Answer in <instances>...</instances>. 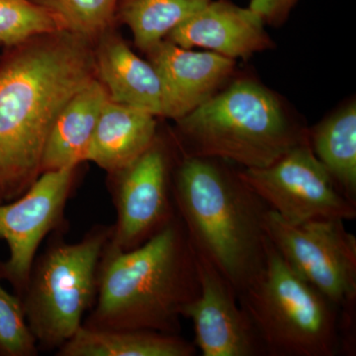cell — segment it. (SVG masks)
I'll return each instance as SVG.
<instances>
[{
  "instance_id": "6da1fadb",
  "label": "cell",
  "mask_w": 356,
  "mask_h": 356,
  "mask_svg": "<svg viewBox=\"0 0 356 356\" xmlns=\"http://www.w3.org/2000/svg\"><path fill=\"white\" fill-rule=\"evenodd\" d=\"M95 43L62 30L13 47L0 65V204L20 197L43 173L58 115L96 79Z\"/></svg>"
},
{
  "instance_id": "7a4b0ae2",
  "label": "cell",
  "mask_w": 356,
  "mask_h": 356,
  "mask_svg": "<svg viewBox=\"0 0 356 356\" xmlns=\"http://www.w3.org/2000/svg\"><path fill=\"white\" fill-rule=\"evenodd\" d=\"M199 290L195 252L177 213L134 250L124 252L107 243L98 267L95 303L83 325L179 334L184 308Z\"/></svg>"
},
{
  "instance_id": "3957f363",
  "label": "cell",
  "mask_w": 356,
  "mask_h": 356,
  "mask_svg": "<svg viewBox=\"0 0 356 356\" xmlns=\"http://www.w3.org/2000/svg\"><path fill=\"white\" fill-rule=\"evenodd\" d=\"M172 197L194 252L242 292L266 261V204L226 161L182 154Z\"/></svg>"
},
{
  "instance_id": "277c9868",
  "label": "cell",
  "mask_w": 356,
  "mask_h": 356,
  "mask_svg": "<svg viewBox=\"0 0 356 356\" xmlns=\"http://www.w3.org/2000/svg\"><path fill=\"white\" fill-rule=\"evenodd\" d=\"M177 123L180 153L241 168L273 165L309 138L273 91L252 79L229 84Z\"/></svg>"
},
{
  "instance_id": "5b68a950",
  "label": "cell",
  "mask_w": 356,
  "mask_h": 356,
  "mask_svg": "<svg viewBox=\"0 0 356 356\" xmlns=\"http://www.w3.org/2000/svg\"><path fill=\"white\" fill-rule=\"evenodd\" d=\"M238 299L264 355L341 353L337 307L295 273L268 238L261 273L238 293Z\"/></svg>"
},
{
  "instance_id": "8992f818",
  "label": "cell",
  "mask_w": 356,
  "mask_h": 356,
  "mask_svg": "<svg viewBox=\"0 0 356 356\" xmlns=\"http://www.w3.org/2000/svg\"><path fill=\"white\" fill-rule=\"evenodd\" d=\"M60 232L36 257L21 295L26 321L39 350H58L83 325L97 295V274L112 225H95L81 241Z\"/></svg>"
},
{
  "instance_id": "52a82bcc",
  "label": "cell",
  "mask_w": 356,
  "mask_h": 356,
  "mask_svg": "<svg viewBox=\"0 0 356 356\" xmlns=\"http://www.w3.org/2000/svg\"><path fill=\"white\" fill-rule=\"evenodd\" d=\"M264 232L293 270L329 299L339 314L355 313L356 238L343 220L291 224L268 210Z\"/></svg>"
},
{
  "instance_id": "ba28073f",
  "label": "cell",
  "mask_w": 356,
  "mask_h": 356,
  "mask_svg": "<svg viewBox=\"0 0 356 356\" xmlns=\"http://www.w3.org/2000/svg\"><path fill=\"white\" fill-rule=\"evenodd\" d=\"M238 172L269 210L291 224L356 218V203L339 191L314 154L309 138L273 165Z\"/></svg>"
},
{
  "instance_id": "9c48e42d",
  "label": "cell",
  "mask_w": 356,
  "mask_h": 356,
  "mask_svg": "<svg viewBox=\"0 0 356 356\" xmlns=\"http://www.w3.org/2000/svg\"><path fill=\"white\" fill-rule=\"evenodd\" d=\"M175 165L172 149L156 136L139 158L109 175L117 213L110 245L124 252L134 250L153 238L175 217L172 197Z\"/></svg>"
},
{
  "instance_id": "30bf717a",
  "label": "cell",
  "mask_w": 356,
  "mask_h": 356,
  "mask_svg": "<svg viewBox=\"0 0 356 356\" xmlns=\"http://www.w3.org/2000/svg\"><path fill=\"white\" fill-rule=\"evenodd\" d=\"M79 165L44 172L20 197L0 204V240L8 259L0 261V280L21 297L27 286L40 245L65 227V206L74 191Z\"/></svg>"
},
{
  "instance_id": "8fae6325",
  "label": "cell",
  "mask_w": 356,
  "mask_h": 356,
  "mask_svg": "<svg viewBox=\"0 0 356 356\" xmlns=\"http://www.w3.org/2000/svg\"><path fill=\"white\" fill-rule=\"evenodd\" d=\"M195 259L200 290L182 317L193 324L196 348L203 356L264 355L235 289L202 255L195 252Z\"/></svg>"
},
{
  "instance_id": "7c38bea8",
  "label": "cell",
  "mask_w": 356,
  "mask_h": 356,
  "mask_svg": "<svg viewBox=\"0 0 356 356\" xmlns=\"http://www.w3.org/2000/svg\"><path fill=\"white\" fill-rule=\"evenodd\" d=\"M165 93V117L178 120L213 97L236 62L214 51H196L163 40L147 53Z\"/></svg>"
},
{
  "instance_id": "4fadbf2b",
  "label": "cell",
  "mask_w": 356,
  "mask_h": 356,
  "mask_svg": "<svg viewBox=\"0 0 356 356\" xmlns=\"http://www.w3.org/2000/svg\"><path fill=\"white\" fill-rule=\"evenodd\" d=\"M165 40L181 48H203L233 60L273 48L261 17L229 0H212L168 33Z\"/></svg>"
},
{
  "instance_id": "5bb4252c",
  "label": "cell",
  "mask_w": 356,
  "mask_h": 356,
  "mask_svg": "<svg viewBox=\"0 0 356 356\" xmlns=\"http://www.w3.org/2000/svg\"><path fill=\"white\" fill-rule=\"evenodd\" d=\"M96 76L111 102L165 117V93L158 72L136 55L113 28L95 42Z\"/></svg>"
},
{
  "instance_id": "9a60e30c",
  "label": "cell",
  "mask_w": 356,
  "mask_h": 356,
  "mask_svg": "<svg viewBox=\"0 0 356 356\" xmlns=\"http://www.w3.org/2000/svg\"><path fill=\"white\" fill-rule=\"evenodd\" d=\"M156 116L111 102L105 104L86 156L108 175L139 158L156 140Z\"/></svg>"
},
{
  "instance_id": "2e32d148",
  "label": "cell",
  "mask_w": 356,
  "mask_h": 356,
  "mask_svg": "<svg viewBox=\"0 0 356 356\" xmlns=\"http://www.w3.org/2000/svg\"><path fill=\"white\" fill-rule=\"evenodd\" d=\"M108 100V91L96 77L67 103L44 147L42 172L84 163L100 114Z\"/></svg>"
},
{
  "instance_id": "e0dca14e",
  "label": "cell",
  "mask_w": 356,
  "mask_h": 356,
  "mask_svg": "<svg viewBox=\"0 0 356 356\" xmlns=\"http://www.w3.org/2000/svg\"><path fill=\"white\" fill-rule=\"evenodd\" d=\"M195 344L179 334L133 330L110 331L81 325L57 350L58 356H193Z\"/></svg>"
},
{
  "instance_id": "ac0fdd59",
  "label": "cell",
  "mask_w": 356,
  "mask_h": 356,
  "mask_svg": "<svg viewBox=\"0 0 356 356\" xmlns=\"http://www.w3.org/2000/svg\"><path fill=\"white\" fill-rule=\"evenodd\" d=\"M312 149L339 191L356 203V106L343 107L309 135Z\"/></svg>"
},
{
  "instance_id": "d6986e66",
  "label": "cell",
  "mask_w": 356,
  "mask_h": 356,
  "mask_svg": "<svg viewBox=\"0 0 356 356\" xmlns=\"http://www.w3.org/2000/svg\"><path fill=\"white\" fill-rule=\"evenodd\" d=\"M212 0H119L116 22L127 25L136 46L147 53Z\"/></svg>"
},
{
  "instance_id": "ffe728a7",
  "label": "cell",
  "mask_w": 356,
  "mask_h": 356,
  "mask_svg": "<svg viewBox=\"0 0 356 356\" xmlns=\"http://www.w3.org/2000/svg\"><path fill=\"white\" fill-rule=\"evenodd\" d=\"M53 13L67 31L93 43L116 22L119 0H33Z\"/></svg>"
},
{
  "instance_id": "44dd1931",
  "label": "cell",
  "mask_w": 356,
  "mask_h": 356,
  "mask_svg": "<svg viewBox=\"0 0 356 356\" xmlns=\"http://www.w3.org/2000/svg\"><path fill=\"white\" fill-rule=\"evenodd\" d=\"M65 30L60 21L33 0H0V44L13 47Z\"/></svg>"
},
{
  "instance_id": "7402d4cb",
  "label": "cell",
  "mask_w": 356,
  "mask_h": 356,
  "mask_svg": "<svg viewBox=\"0 0 356 356\" xmlns=\"http://www.w3.org/2000/svg\"><path fill=\"white\" fill-rule=\"evenodd\" d=\"M39 351L26 321L22 299L0 283V355L36 356Z\"/></svg>"
},
{
  "instance_id": "603a6c76",
  "label": "cell",
  "mask_w": 356,
  "mask_h": 356,
  "mask_svg": "<svg viewBox=\"0 0 356 356\" xmlns=\"http://www.w3.org/2000/svg\"><path fill=\"white\" fill-rule=\"evenodd\" d=\"M299 0H250L248 8L261 17L264 24L280 26Z\"/></svg>"
}]
</instances>
